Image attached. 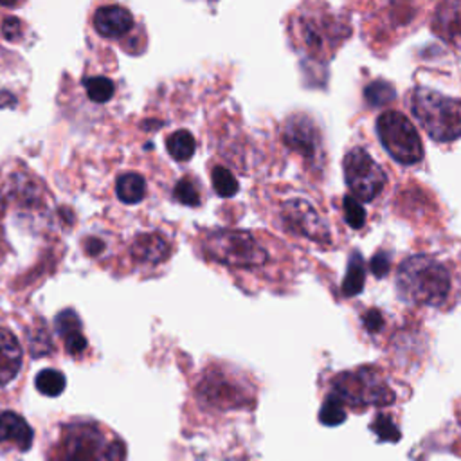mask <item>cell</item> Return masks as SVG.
I'll return each instance as SVG.
<instances>
[{
  "instance_id": "cell-3",
  "label": "cell",
  "mask_w": 461,
  "mask_h": 461,
  "mask_svg": "<svg viewBox=\"0 0 461 461\" xmlns=\"http://www.w3.org/2000/svg\"><path fill=\"white\" fill-rule=\"evenodd\" d=\"M331 394H335L344 407H384L394 402V393L385 378L375 367H358L337 375L331 382Z\"/></svg>"
},
{
  "instance_id": "cell-9",
  "label": "cell",
  "mask_w": 461,
  "mask_h": 461,
  "mask_svg": "<svg viewBox=\"0 0 461 461\" xmlns=\"http://www.w3.org/2000/svg\"><path fill=\"white\" fill-rule=\"evenodd\" d=\"M285 144L304 157L306 160L317 158L321 151V135L313 121L303 113L292 115L283 128Z\"/></svg>"
},
{
  "instance_id": "cell-26",
  "label": "cell",
  "mask_w": 461,
  "mask_h": 461,
  "mask_svg": "<svg viewBox=\"0 0 461 461\" xmlns=\"http://www.w3.org/2000/svg\"><path fill=\"white\" fill-rule=\"evenodd\" d=\"M56 331L61 337H67L68 333H74V331H81V322H79L76 312H72V310L59 312L56 317Z\"/></svg>"
},
{
  "instance_id": "cell-22",
  "label": "cell",
  "mask_w": 461,
  "mask_h": 461,
  "mask_svg": "<svg viewBox=\"0 0 461 461\" xmlns=\"http://www.w3.org/2000/svg\"><path fill=\"white\" fill-rule=\"evenodd\" d=\"M319 420H321V423H324L328 427H335V425L342 423L346 420L344 403L335 394L330 393L326 396V400L322 402V407L319 411Z\"/></svg>"
},
{
  "instance_id": "cell-17",
  "label": "cell",
  "mask_w": 461,
  "mask_h": 461,
  "mask_svg": "<svg viewBox=\"0 0 461 461\" xmlns=\"http://www.w3.org/2000/svg\"><path fill=\"white\" fill-rule=\"evenodd\" d=\"M364 281H366V265H364L362 256L358 252H355L349 258L346 277L342 281V294L348 297L360 294L364 288Z\"/></svg>"
},
{
  "instance_id": "cell-14",
  "label": "cell",
  "mask_w": 461,
  "mask_h": 461,
  "mask_svg": "<svg viewBox=\"0 0 461 461\" xmlns=\"http://www.w3.org/2000/svg\"><path fill=\"white\" fill-rule=\"evenodd\" d=\"M131 256L137 261L158 263L169 256V245L160 234H155V232L140 234L131 243Z\"/></svg>"
},
{
  "instance_id": "cell-6",
  "label": "cell",
  "mask_w": 461,
  "mask_h": 461,
  "mask_svg": "<svg viewBox=\"0 0 461 461\" xmlns=\"http://www.w3.org/2000/svg\"><path fill=\"white\" fill-rule=\"evenodd\" d=\"M110 443L94 423H70L63 427L56 461H110Z\"/></svg>"
},
{
  "instance_id": "cell-20",
  "label": "cell",
  "mask_w": 461,
  "mask_h": 461,
  "mask_svg": "<svg viewBox=\"0 0 461 461\" xmlns=\"http://www.w3.org/2000/svg\"><path fill=\"white\" fill-rule=\"evenodd\" d=\"M36 389L45 394V396H58L63 393L67 380L63 376V373L56 371V369H43L36 375Z\"/></svg>"
},
{
  "instance_id": "cell-5",
  "label": "cell",
  "mask_w": 461,
  "mask_h": 461,
  "mask_svg": "<svg viewBox=\"0 0 461 461\" xmlns=\"http://www.w3.org/2000/svg\"><path fill=\"white\" fill-rule=\"evenodd\" d=\"M376 135L396 162L411 166L423 158L421 139L403 113L396 110L382 112L376 119Z\"/></svg>"
},
{
  "instance_id": "cell-16",
  "label": "cell",
  "mask_w": 461,
  "mask_h": 461,
  "mask_svg": "<svg viewBox=\"0 0 461 461\" xmlns=\"http://www.w3.org/2000/svg\"><path fill=\"white\" fill-rule=\"evenodd\" d=\"M115 193L124 203H139L146 194V182L139 173H124L115 182Z\"/></svg>"
},
{
  "instance_id": "cell-8",
  "label": "cell",
  "mask_w": 461,
  "mask_h": 461,
  "mask_svg": "<svg viewBox=\"0 0 461 461\" xmlns=\"http://www.w3.org/2000/svg\"><path fill=\"white\" fill-rule=\"evenodd\" d=\"M281 220L283 225L297 236H304L317 243H330V229L326 220L306 200H286L281 205Z\"/></svg>"
},
{
  "instance_id": "cell-4",
  "label": "cell",
  "mask_w": 461,
  "mask_h": 461,
  "mask_svg": "<svg viewBox=\"0 0 461 461\" xmlns=\"http://www.w3.org/2000/svg\"><path fill=\"white\" fill-rule=\"evenodd\" d=\"M202 249L212 261L234 268L261 267L268 259V252L247 230L218 229L207 232L202 241Z\"/></svg>"
},
{
  "instance_id": "cell-1",
  "label": "cell",
  "mask_w": 461,
  "mask_h": 461,
  "mask_svg": "<svg viewBox=\"0 0 461 461\" xmlns=\"http://www.w3.org/2000/svg\"><path fill=\"white\" fill-rule=\"evenodd\" d=\"M394 283L400 297L414 304L439 308L452 295L450 270L439 259L425 254L402 261Z\"/></svg>"
},
{
  "instance_id": "cell-24",
  "label": "cell",
  "mask_w": 461,
  "mask_h": 461,
  "mask_svg": "<svg viewBox=\"0 0 461 461\" xmlns=\"http://www.w3.org/2000/svg\"><path fill=\"white\" fill-rule=\"evenodd\" d=\"M342 211H344V220L349 227L353 229H362L366 223V211L362 203L353 198L351 194H346L342 200Z\"/></svg>"
},
{
  "instance_id": "cell-32",
  "label": "cell",
  "mask_w": 461,
  "mask_h": 461,
  "mask_svg": "<svg viewBox=\"0 0 461 461\" xmlns=\"http://www.w3.org/2000/svg\"><path fill=\"white\" fill-rule=\"evenodd\" d=\"M88 243H92V247H86V250L92 254V256H95L99 250H103V243L99 241V240H88Z\"/></svg>"
},
{
  "instance_id": "cell-21",
  "label": "cell",
  "mask_w": 461,
  "mask_h": 461,
  "mask_svg": "<svg viewBox=\"0 0 461 461\" xmlns=\"http://www.w3.org/2000/svg\"><path fill=\"white\" fill-rule=\"evenodd\" d=\"M211 180H212V187L214 191L223 196V198H230L238 193L240 185L236 176L223 166H214L212 173H211Z\"/></svg>"
},
{
  "instance_id": "cell-10",
  "label": "cell",
  "mask_w": 461,
  "mask_h": 461,
  "mask_svg": "<svg viewBox=\"0 0 461 461\" xmlns=\"http://www.w3.org/2000/svg\"><path fill=\"white\" fill-rule=\"evenodd\" d=\"M198 394L209 405L221 407V409L236 407L249 402L247 393L241 391L234 380L223 376L221 373L207 375L198 385Z\"/></svg>"
},
{
  "instance_id": "cell-29",
  "label": "cell",
  "mask_w": 461,
  "mask_h": 461,
  "mask_svg": "<svg viewBox=\"0 0 461 461\" xmlns=\"http://www.w3.org/2000/svg\"><path fill=\"white\" fill-rule=\"evenodd\" d=\"M65 339V349L68 355H81L86 349V339L83 337L81 331L68 333Z\"/></svg>"
},
{
  "instance_id": "cell-11",
  "label": "cell",
  "mask_w": 461,
  "mask_h": 461,
  "mask_svg": "<svg viewBox=\"0 0 461 461\" xmlns=\"http://www.w3.org/2000/svg\"><path fill=\"white\" fill-rule=\"evenodd\" d=\"M94 27L104 38H119L133 27V16L122 5H103L94 14Z\"/></svg>"
},
{
  "instance_id": "cell-25",
  "label": "cell",
  "mask_w": 461,
  "mask_h": 461,
  "mask_svg": "<svg viewBox=\"0 0 461 461\" xmlns=\"http://www.w3.org/2000/svg\"><path fill=\"white\" fill-rule=\"evenodd\" d=\"M173 194H175V198H176L180 203H184V205L194 207V205L200 203V193H198L196 185H194L189 178L178 180L176 185H175Z\"/></svg>"
},
{
  "instance_id": "cell-27",
  "label": "cell",
  "mask_w": 461,
  "mask_h": 461,
  "mask_svg": "<svg viewBox=\"0 0 461 461\" xmlns=\"http://www.w3.org/2000/svg\"><path fill=\"white\" fill-rule=\"evenodd\" d=\"M373 430L378 434L380 439H387V441H396L400 438L398 429L394 427L393 420L385 414H378L376 420L373 421Z\"/></svg>"
},
{
  "instance_id": "cell-28",
  "label": "cell",
  "mask_w": 461,
  "mask_h": 461,
  "mask_svg": "<svg viewBox=\"0 0 461 461\" xmlns=\"http://www.w3.org/2000/svg\"><path fill=\"white\" fill-rule=\"evenodd\" d=\"M22 32H23V29H22V22H20L18 18L9 16V18H5V20L2 22V36H4L5 40L16 41V40L22 38Z\"/></svg>"
},
{
  "instance_id": "cell-15",
  "label": "cell",
  "mask_w": 461,
  "mask_h": 461,
  "mask_svg": "<svg viewBox=\"0 0 461 461\" xmlns=\"http://www.w3.org/2000/svg\"><path fill=\"white\" fill-rule=\"evenodd\" d=\"M436 31L461 47V2H447L438 7Z\"/></svg>"
},
{
  "instance_id": "cell-18",
  "label": "cell",
  "mask_w": 461,
  "mask_h": 461,
  "mask_svg": "<svg viewBox=\"0 0 461 461\" xmlns=\"http://www.w3.org/2000/svg\"><path fill=\"white\" fill-rule=\"evenodd\" d=\"M166 148H167V153L175 160L185 162V160H189L193 157L196 142H194V137L187 130H176V131H173L167 137Z\"/></svg>"
},
{
  "instance_id": "cell-2",
  "label": "cell",
  "mask_w": 461,
  "mask_h": 461,
  "mask_svg": "<svg viewBox=\"0 0 461 461\" xmlns=\"http://www.w3.org/2000/svg\"><path fill=\"white\" fill-rule=\"evenodd\" d=\"M409 106L432 140L452 142L461 137V101L418 86Z\"/></svg>"
},
{
  "instance_id": "cell-12",
  "label": "cell",
  "mask_w": 461,
  "mask_h": 461,
  "mask_svg": "<svg viewBox=\"0 0 461 461\" xmlns=\"http://www.w3.org/2000/svg\"><path fill=\"white\" fill-rule=\"evenodd\" d=\"M11 443L18 450L25 452L32 445V429L31 425L16 412L5 411L0 414V445Z\"/></svg>"
},
{
  "instance_id": "cell-23",
  "label": "cell",
  "mask_w": 461,
  "mask_h": 461,
  "mask_svg": "<svg viewBox=\"0 0 461 461\" xmlns=\"http://www.w3.org/2000/svg\"><path fill=\"white\" fill-rule=\"evenodd\" d=\"M366 101L371 104V106H380V104H387L391 103L394 97H396V92L394 88L385 83V81H373L366 86Z\"/></svg>"
},
{
  "instance_id": "cell-19",
  "label": "cell",
  "mask_w": 461,
  "mask_h": 461,
  "mask_svg": "<svg viewBox=\"0 0 461 461\" xmlns=\"http://www.w3.org/2000/svg\"><path fill=\"white\" fill-rule=\"evenodd\" d=\"M83 86H85L88 99L94 103H106L112 99V95L115 92L113 81L104 76L86 77V79H83Z\"/></svg>"
},
{
  "instance_id": "cell-13",
  "label": "cell",
  "mask_w": 461,
  "mask_h": 461,
  "mask_svg": "<svg viewBox=\"0 0 461 461\" xmlns=\"http://www.w3.org/2000/svg\"><path fill=\"white\" fill-rule=\"evenodd\" d=\"M22 367V346L18 339L7 331L0 330V385L11 382Z\"/></svg>"
},
{
  "instance_id": "cell-31",
  "label": "cell",
  "mask_w": 461,
  "mask_h": 461,
  "mask_svg": "<svg viewBox=\"0 0 461 461\" xmlns=\"http://www.w3.org/2000/svg\"><path fill=\"white\" fill-rule=\"evenodd\" d=\"M364 324H366V328L369 330V331H378L380 328H382V324H384V319H382V315L376 312V310H369L366 315H364Z\"/></svg>"
},
{
  "instance_id": "cell-7",
  "label": "cell",
  "mask_w": 461,
  "mask_h": 461,
  "mask_svg": "<svg viewBox=\"0 0 461 461\" xmlns=\"http://www.w3.org/2000/svg\"><path fill=\"white\" fill-rule=\"evenodd\" d=\"M344 178L351 191V196L362 202L375 200L385 187V173L380 164L362 148H353L346 153Z\"/></svg>"
},
{
  "instance_id": "cell-30",
  "label": "cell",
  "mask_w": 461,
  "mask_h": 461,
  "mask_svg": "<svg viewBox=\"0 0 461 461\" xmlns=\"http://www.w3.org/2000/svg\"><path fill=\"white\" fill-rule=\"evenodd\" d=\"M371 267V272L376 276V277H382L389 272V256L385 252H376L369 263Z\"/></svg>"
}]
</instances>
